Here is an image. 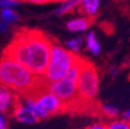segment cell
<instances>
[{
    "mask_svg": "<svg viewBox=\"0 0 130 129\" xmlns=\"http://www.w3.org/2000/svg\"><path fill=\"white\" fill-rule=\"evenodd\" d=\"M52 42L40 30L23 29L14 36L4 54L42 79L50 57Z\"/></svg>",
    "mask_w": 130,
    "mask_h": 129,
    "instance_id": "obj_1",
    "label": "cell"
},
{
    "mask_svg": "<svg viewBox=\"0 0 130 129\" xmlns=\"http://www.w3.org/2000/svg\"><path fill=\"white\" fill-rule=\"evenodd\" d=\"M43 84L42 79L7 55L4 54L0 58V85L9 89L20 98L34 93Z\"/></svg>",
    "mask_w": 130,
    "mask_h": 129,
    "instance_id": "obj_2",
    "label": "cell"
},
{
    "mask_svg": "<svg viewBox=\"0 0 130 129\" xmlns=\"http://www.w3.org/2000/svg\"><path fill=\"white\" fill-rule=\"evenodd\" d=\"M79 56L74 55L64 47L52 43L50 57L42 80L44 84L55 83L68 76L73 65L78 62Z\"/></svg>",
    "mask_w": 130,
    "mask_h": 129,
    "instance_id": "obj_3",
    "label": "cell"
},
{
    "mask_svg": "<svg viewBox=\"0 0 130 129\" xmlns=\"http://www.w3.org/2000/svg\"><path fill=\"white\" fill-rule=\"evenodd\" d=\"M85 59L79 57L78 62L73 65L66 77H64L60 80H57L55 83L45 84V87L49 92H51L55 97L62 101L65 109L70 107H74L79 104L78 100V92H77V80L80 72V69L83 66Z\"/></svg>",
    "mask_w": 130,
    "mask_h": 129,
    "instance_id": "obj_4",
    "label": "cell"
},
{
    "mask_svg": "<svg viewBox=\"0 0 130 129\" xmlns=\"http://www.w3.org/2000/svg\"><path fill=\"white\" fill-rule=\"evenodd\" d=\"M22 102L34 109L38 120L48 119L65 109L62 101L57 97H55L51 92L48 91L45 84H43L34 93L22 97Z\"/></svg>",
    "mask_w": 130,
    "mask_h": 129,
    "instance_id": "obj_5",
    "label": "cell"
},
{
    "mask_svg": "<svg viewBox=\"0 0 130 129\" xmlns=\"http://www.w3.org/2000/svg\"><path fill=\"white\" fill-rule=\"evenodd\" d=\"M99 85H100V77L96 67L91 63L84 61L77 80L79 104L87 105L89 102L94 101L99 92Z\"/></svg>",
    "mask_w": 130,
    "mask_h": 129,
    "instance_id": "obj_6",
    "label": "cell"
},
{
    "mask_svg": "<svg viewBox=\"0 0 130 129\" xmlns=\"http://www.w3.org/2000/svg\"><path fill=\"white\" fill-rule=\"evenodd\" d=\"M19 102L20 97L18 94L5 86L0 85V113L4 115L12 114Z\"/></svg>",
    "mask_w": 130,
    "mask_h": 129,
    "instance_id": "obj_7",
    "label": "cell"
},
{
    "mask_svg": "<svg viewBox=\"0 0 130 129\" xmlns=\"http://www.w3.org/2000/svg\"><path fill=\"white\" fill-rule=\"evenodd\" d=\"M12 115H13L14 120H16L18 122L23 124H31L38 121V118L35 114L34 109L28 107L27 105H24L22 101H20L18 104L15 109L13 110Z\"/></svg>",
    "mask_w": 130,
    "mask_h": 129,
    "instance_id": "obj_8",
    "label": "cell"
},
{
    "mask_svg": "<svg viewBox=\"0 0 130 129\" xmlns=\"http://www.w3.org/2000/svg\"><path fill=\"white\" fill-rule=\"evenodd\" d=\"M79 11L87 19H93L99 12L100 8V1L99 0H83L79 3Z\"/></svg>",
    "mask_w": 130,
    "mask_h": 129,
    "instance_id": "obj_9",
    "label": "cell"
},
{
    "mask_svg": "<svg viewBox=\"0 0 130 129\" xmlns=\"http://www.w3.org/2000/svg\"><path fill=\"white\" fill-rule=\"evenodd\" d=\"M91 26V20L85 18V16H80V18H74L71 19L70 21L66 23V28L72 33H83L86 32Z\"/></svg>",
    "mask_w": 130,
    "mask_h": 129,
    "instance_id": "obj_10",
    "label": "cell"
},
{
    "mask_svg": "<svg viewBox=\"0 0 130 129\" xmlns=\"http://www.w3.org/2000/svg\"><path fill=\"white\" fill-rule=\"evenodd\" d=\"M84 44L86 46V49L93 55L98 56L101 52V44L98 40L94 32H88L86 34V37L84 38Z\"/></svg>",
    "mask_w": 130,
    "mask_h": 129,
    "instance_id": "obj_11",
    "label": "cell"
},
{
    "mask_svg": "<svg viewBox=\"0 0 130 129\" xmlns=\"http://www.w3.org/2000/svg\"><path fill=\"white\" fill-rule=\"evenodd\" d=\"M80 1H77V0H68V1H63L62 4L58 5V7H56L55 9V14L58 16L65 15V14L72 13L74 9H77L79 6Z\"/></svg>",
    "mask_w": 130,
    "mask_h": 129,
    "instance_id": "obj_12",
    "label": "cell"
},
{
    "mask_svg": "<svg viewBox=\"0 0 130 129\" xmlns=\"http://www.w3.org/2000/svg\"><path fill=\"white\" fill-rule=\"evenodd\" d=\"M66 49H68L70 52L74 55H78L79 52L83 49V46H84V38L81 36H76V37H72L70 40L66 41Z\"/></svg>",
    "mask_w": 130,
    "mask_h": 129,
    "instance_id": "obj_13",
    "label": "cell"
},
{
    "mask_svg": "<svg viewBox=\"0 0 130 129\" xmlns=\"http://www.w3.org/2000/svg\"><path fill=\"white\" fill-rule=\"evenodd\" d=\"M20 20L19 14L14 9H1L0 11V21L5 22L7 24H13Z\"/></svg>",
    "mask_w": 130,
    "mask_h": 129,
    "instance_id": "obj_14",
    "label": "cell"
},
{
    "mask_svg": "<svg viewBox=\"0 0 130 129\" xmlns=\"http://www.w3.org/2000/svg\"><path fill=\"white\" fill-rule=\"evenodd\" d=\"M100 110L103 116H106V118H108V119H111V120H116L120 115L119 108H117L116 106L111 105V104H105V105H102Z\"/></svg>",
    "mask_w": 130,
    "mask_h": 129,
    "instance_id": "obj_15",
    "label": "cell"
},
{
    "mask_svg": "<svg viewBox=\"0 0 130 129\" xmlns=\"http://www.w3.org/2000/svg\"><path fill=\"white\" fill-rule=\"evenodd\" d=\"M130 124L123 121L122 119H116V120H111L109 123L106 124V129H129Z\"/></svg>",
    "mask_w": 130,
    "mask_h": 129,
    "instance_id": "obj_16",
    "label": "cell"
},
{
    "mask_svg": "<svg viewBox=\"0 0 130 129\" xmlns=\"http://www.w3.org/2000/svg\"><path fill=\"white\" fill-rule=\"evenodd\" d=\"M20 5V1L16 0H0V11L1 9H14Z\"/></svg>",
    "mask_w": 130,
    "mask_h": 129,
    "instance_id": "obj_17",
    "label": "cell"
},
{
    "mask_svg": "<svg viewBox=\"0 0 130 129\" xmlns=\"http://www.w3.org/2000/svg\"><path fill=\"white\" fill-rule=\"evenodd\" d=\"M86 129H106V123H103V122H94V123L87 127Z\"/></svg>",
    "mask_w": 130,
    "mask_h": 129,
    "instance_id": "obj_18",
    "label": "cell"
},
{
    "mask_svg": "<svg viewBox=\"0 0 130 129\" xmlns=\"http://www.w3.org/2000/svg\"><path fill=\"white\" fill-rule=\"evenodd\" d=\"M8 123H7V118L6 115L0 113V129H7Z\"/></svg>",
    "mask_w": 130,
    "mask_h": 129,
    "instance_id": "obj_19",
    "label": "cell"
},
{
    "mask_svg": "<svg viewBox=\"0 0 130 129\" xmlns=\"http://www.w3.org/2000/svg\"><path fill=\"white\" fill-rule=\"evenodd\" d=\"M122 120H123V121H125L127 123H129V124H130V108H129V109H127V110L124 112V113H123Z\"/></svg>",
    "mask_w": 130,
    "mask_h": 129,
    "instance_id": "obj_20",
    "label": "cell"
},
{
    "mask_svg": "<svg viewBox=\"0 0 130 129\" xmlns=\"http://www.w3.org/2000/svg\"><path fill=\"white\" fill-rule=\"evenodd\" d=\"M8 29H9V24L0 21V33H6Z\"/></svg>",
    "mask_w": 130,
    "mask_h": 129,
    "instance_id": "obj_21",
    "label": "cell"
},
{
    "mask_svg": "<svg viewBox=\"0 0 130 129\" xmlns=\"http://www.w3.org/2000/svg\"><path fill=\"white\" fill-rule=\"evenodd\" d=\"M110 73H111V76H117L119 70H117L116 67H111V69H110Z\"/></svg>",
    "mask_w": 130,
    "mask_h": 129,
    "instance_id": "obj_22",
    "label": "cell"
},
{
    "mask_svg": "<svg viewBox=\"0 0 130 129\" xmlns=\"http://www.w3.org/2000/svg\"><path fill=\"white\" fill-rule=\"evenodd\" d=\"M129 129H130V127H129Z\"/></svg>",
    "mask_w": 130,
    "mask_h": 129,
    "instance_id": "obj_23",
    "label": "cell"
}]
</instances>
